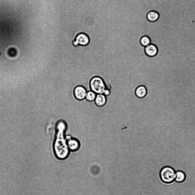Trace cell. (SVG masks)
I'll return each instance as SVG.
<instances>
[{
  "mask_svg": "<svg viewBox=\"0 0 195 195\" xmlns=\"http://www.w3.org/2000/svg\"><path fill=\"white\" fill-rule=\"evenodd\" d=\"M175 170L172 167L165 166L160 170L159 176L161 182L165 184H170L175 181Z\"/></svg>",
  "mask_w": 195,
  "mask_h": 195,
  "instance_id": "1",
  "label": "cell"
},
{
  "mask_svg": "<svg viewBox=\"0 0 195 195\" xmlns=\"http://www.w3.org/2000/svg\"><path fill=\"white\" fill-rule=\"evenodd\" d=\"M90 85L91 90L96 94H103L107 89L103 79L98 76L95 77L91 79Z\"/></svg>",
  "mask_w": 195,
  "mask_h": 195,
  "instance_id": "2",
  "label": "cell"
},
{
  "mask_svg": "<svg viewBox=\"0 0 195 195\" xmlns=\"http://www.w3.org/2000/svg\"><path fill=\"white\" fill-rule=\"evenodd\" d=\"M89 36L84 32H79L76 34L72 41V43L75 47L79 45L85 46L89 43Z\"/></svg>",
  "mask_w": 195,
  "mask_h": 195,
  "instance_id": "3",
  "label": "cell"
},
{
  "mask_svg": "<svg viewBox=\"0 0 195 195\" xmlns=\"http://www.w3.org/2000/svg\"><path fill=\"white\" fill-rule=\"evenodd\" d=\"M87 91L85 89L81 86L76 87L74 90L75 98L78 100H82L85 98Z\"/></svg>",
  "mask_w": 195,
  "mask_h": 195,
  "instance_id": "4",
  "label": "cell"
},
{
  "mask_svg": "<svg viewBox=\"0 0 195 195\" xmlns=\"http://www.w3.org/2000/svg\"><path fill=\"white\" fill-rule=\"evenodd\" d=\"M145 51L146 54L151 57L155 56L158 52L157 47L154 45L151 44L145 47Z\"/></svg>",
  "mask_w": 195,
  "mask_h": 195,
  "instance_id": "5",
  "label": "cell"
},
{
  "mask_svg": "<svg viewBox=\"0 0 195 195\" xmlns=\"http://www.w3.org/2000/svg\"><path fill=\"white\" fill-rule=\"evenodd\" d=\"M94 102L95 105L98 106H103L106 102V97L103 94H96Z\"/></svg>",
  "mask_w": 195,
  "mask_h": 195,
  "instance_id": "6",
  "label": "cell"
},
{
  "mask_svg": "<svg viewBox=\"0 0 195 195\" xmlns=\"http://www.w3.org/2000/svg\"><path fill=\"white\" fill-rule=\"evenodd\" d=\"M176 171L175 181L178 183H182L184 181L186 178V175L185 172L180 170Z\"/></svg>",
  "mask_w": 195,
  "mask_h": 195,
  "instance_id": "7",
  "label": "cell"
},
{
  "mask_svg": "<svg viewBox=\"0 0 195 195\" xmlns=\"http://www.w3.org/2000/svg\"><path fill=\"white\" fill-rule=\"evenodd\" d=\"M67 146L69 150L74 151L78 150L79 145L77 140L70 139L68 140Z\"/></svg>",
  "mask_w": 195,
  "mask_h": 195,
  "instance_id": "8",
  "label": "cell"
},
{
  "mask_svg": "<svg viewBox=\"0 0 195 195\" xmlns=\"http://www.w3.org/2000/svg\"><path fill=\"white\" fill-rule=\"evenodd\" d=\"M136 95L138 98H142L145 97L147 93V90L145 87L141 85L138 87L135 91Z\"/></svg>",
  "mask_w": 195,
  "mask_h": 195,
  "instance_id": "9",
  "label": "cell"
},
{
  "mask_svg": "<svg viewBox=\"0 0 195 195\" xmlns=\"http://www.w3.org/2000/svg\"><path fill=\"white\" fill-rule=\"evenodd\" d=\"M147 17L149 21L154 22L158 20L159 17V15L155 11H151L148 13Z\"/></svg>",
  "mask_w": 195,
  "mask_h": 195,
  "instance_id": "10",
  "label": "cell"
},
{
  "mask_svg": "<svg viewBox=\"0 0 195 195\" xmlns=\"http://www.w3.org/2000/svg\"><path fill=\"white\" fill-rule=\"evenodd\" d=\"M96 94L93 91H90L87 92L85 99L89 102H92L94 101Z\"/></svg>",
  "mask_w": 195,
  "mask_h": 195,
  "instance_id": "11",
  "label": "cell"
},
{
  "mask_svg": "<svg viewBox=\"0 0 195 195\" xmlns=\"http://www.w3.org/2000/svg\"><path fill=\"white\" fill-rule=\"evenodd\" d=\"M140 42L142 45L146 47L150 44L151 41L149 37L144 36L141 38Z\"/></svg>",
  "mask_w": 195,
  "mask_h": 195,
  "instance_id": "12",
  "label": "cell"
},
{
  "mask_svg": "<svg viewBox=\"0 0 195 195\" xmlns=\"http://www.w3.org/2000/svg\"><path fill=\"white\" fill-rule=\"evenodd\" d=\"M15 49L14 48H11L9 49V55H11V56H14L15 55V54L13 53V52L16 51Z\"/></svg>",
  "mask_w": 195,
  "mask_h": 195,
  "instance_id": "13",
  "label": "cell"
},
{
  "mask_svg": "<svg viewBox=\"0 0 195 195\" xmlns=\"http://www.w3.org/2000/svg\"><path fill=\"white\" fill-rule=\"evenodd\" d=\"M110 90L106 89L104 93L103 94L106 96H107L109 95L110 94Z\"/></svg>",
  "mask_w": 195,
  "mask_h": 195,
  "instance_id": "14",
  "label": "cell"
},
{
  "mask_svg": "<svg viewBox=\"0 0 195 195\" xmlns=\"http://www.w3.org/2000/svg\"><path fill=\"white\" fill-rule=\"evenodd\" d=\"M3 55V52L1 50H0V57H1Z\"/></svg>",
  "mask_w": 195,
  "mask_h": 195,
  "instance_id": "15",
  "label": "cell"
}]
</instances>
